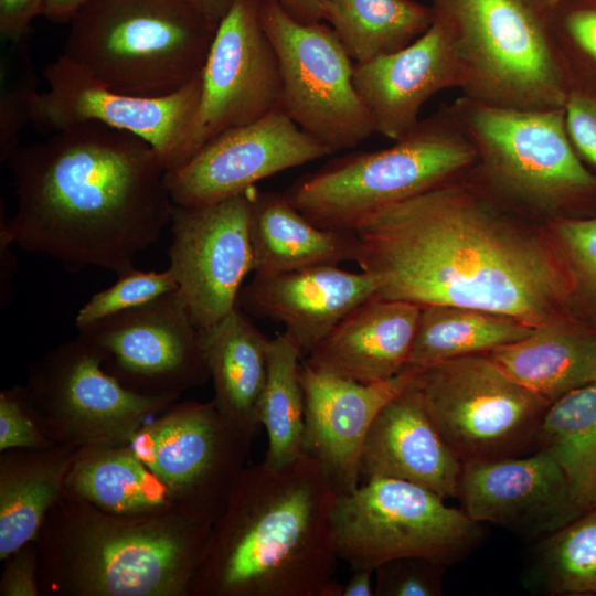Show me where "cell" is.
I'll list each match as a JSON object with an SVG mask.
<instances>
[{
  "instance_id": "6da1fadb",
  "label": "cell",
  "mask_w": 596,
  "mask_h": 596,
  "mask_svg": "<svg viewBox=\"0 0 596 596\" xmlns=\"http://www.w3.org/2000/svg\"><path fill=\"white\" fill-rule=\"evenodd\" d=\"M353 233L355 262L385 299L480 309L540 327L562 318L572 289L546 238L467 175L374 212Z\"/></svg>"
},
{
  "instance_id": "7a4b0ae2",
  "label": "cell",
  "mask_w": 596,
  "mask_h": 596,
  "mask_svg": "<svg viewBox=\"0 0 596 596\" xmlns=\"http://www.w3.org/2000/svg\"><path fill=\"white\" fill-rule=\"evenodd\" d=\"M7 162L18 204L1 219L0 245L46 255L67 272L123 275L170 224L167 170L130 132L78 124L20 146Z\"/></svg>"
},
{
  "instance_id": "3957f363",
  "label": "cell",
  "mask_w": 596,
  "mask_h": 596,
  "mask_svg": "<svg viewBox=\"0 0 596 596\" xmlns=\"http://www.w3.org/2000/svg\"><path fill=\"white\" fill-rule=\"evenodd\" d=\"M338 497L308 455L246 466L211 526L190 596H342Z\"/></svg>"
},
{
  "instance_id": "277c9868",
  "label": "cell",
  "mask_w": 596,
  "mask_h": 596,
  "mask_svg": "<svg viewBox=\"0 0 596 596\" xmlns=\"http://www.w3.org/2000/svg\"><path fill=\"white\" fill-rule=\"evenodd\" d=\"M211 526L125 517L64 497L36 539L40 596H190Z\"/></svg>"
},
{
  "instance_id": "5b68a950",
  "label": "cell",
  "mask_w": 596,
  "mask_h": 596,
  "mask_svg": "<svg viewBox=\"0 0 596 596\" xmlns=\"http://www.w3.org/2000/svg\"><path fill=\"white\" fill-rule=\"evenodd\" d=\"M217 25L187 0H87L63 55L111 89L167 96L201 74Z\"/></svg>"
},
{
  "instance_id": "8992f818",
  "label": "cell",
  "mask_w": 596,
  "mask_h": 596,
  "mask_svg": "<svg viewBox=\"0 0 596 596\" xmlns=\"http://www.w3.org/2000/svg\"><path fill=\"white\" fill-rule=\"evenodd\" d=\"M477 151L453 104L389 148L337 158L285 194L322 228L353 233L369 215L466 177Z\"/></svg>"
},
{
  "instance_id": "52a82bcc",
  "label": "cell",
  "mask_w": 596,
  "mask_h": 596,
  "mask_svg": "<svg viewBox=\"0 0 596 596\" xmlns=\"http://www.w3.org/2000/svg\"><path fill=\"white\" fill-rule=\"evenodd\" d=\"M462 72L461 96L523 110L564 108L570 82L538 0H430Z\"/></svg>"
},
{
  "instance_id": "ba28073f",
  "label": "cell",
  "mask_w": 596,
  "mask_h": 596,
  "mask_svg": "<svg viewBox=\"0 0 596 596\" xmlns=\"http://www.w3.org/2000/svg\"><path fill=\"white\" fill-rule=\"evenodd\" d=\"M453 105L477 151L467 177L501 206L556 213L596 192V175L568 138L564 108H504L464 96Z\"/></svg>"
},
{
  "instance_id": "9c48e42d",
  "label": "cell",
  "mask_w": 596,
  "mask_h": 596,
  "mask_svg": "<svg viewBox=\"0 0 596 596\" xmlns=\"http://www.w3.org/2000/svg\"><path fill=\"white\" fill-rule=\"evenodd\" d=\"M432 490L400 479H369L339 496L334 535L339 560L375 571L398 557H424L443 567L476 547L481 523Z\"/></svg>"
},
{
  "instance_id": "30bf717a",
  "label": "cell",
  "mask_w": 596,
  "mask_h": 596,
  "mask_svg": "<svg viewBox=\"0 0 596 596\" xmlns=\"http://www.w3.org/2000/svg\"><path fill=\"white\" fill-rule=\"evenodd\" d=\"M260 24L281 76L279 107L331 153L351 149L375 132L354 82L353 60L333 29L301 22L273 0H258Z\"/></svg>"
},
{
  "instance_id": "8fae6325",
  "label": "cell",
  "mask_w": 596,
  "mask_h": 596,
  "mask_svg": "<svg viewBox=\"0 0 596 596\" xmlns=\"http://www.w3.org/2000/svg\"><path fill=\"white\" fill-rule=\"evenodd\" d=\"M417 385L433 423L462 464L522 455L535 446L549 406L488 353L423 368Z\"/></svg>"
},
{
  "instance_id": "7c38bea8",
  "label": "cell",
  "mask_w": 596,
  "mask_h": 596,
  "mask_svg": "<svg viewBox=\"0 0 596 596\" xmlns=\"http://www.w3.org/2000/svg\"><path fill=\"white\" fill-rule=\"evenodd\" d=\"M24 387L52 443L76 449L127 445L148 419L179 400L130 391L81 336L32 363Z\"/></svg>"
},
{
  "instance_id": "4fadbf2b",
  "label": "cell",
  "mask_w": 596,
  "mask_h": 596,
  "mask_svg": "<svg viewBox=\"0 0 596 596\" xmlns=\"http://www.w3.org/2000/svg\"><path fill=\"white\" fill-rule=\"evenodd\" d=\"M128 447L167 486L181 513L212 526L246 467L252 440L210 402L170 404L148 419Z\"/></svg>"
},
{
  "instance_id": "5bb4252c",
  "label": "cell",
  "mask_w": 596,
  "mask_h": 596,
  "mask_svg": "<svg viewBox=\"0 0 596 596\" xmlns=\"http://www.w3.org/2000/svg\"><path fill=\"white\" fill-rule=\"evenodd\" d=\"M47 88L33 100L32 123L51 132L98 123L147 141L167 171L187 162L188 140L198 114L202 72L174 94L137 96L111 89L61 54L46 65Z\"/></svg>"
},
{
  "instance_id": "9a60e30c",
  "label": "cell",
  "mask_w": 596,
  "mask_h": 596,
  "mask_svg": "<svg viewBox=\"0 0 596 596\" xmlns=\"http://www.w3.org/2000/svg\"><path fill=\"white\" fill-rule=\"evenodd\" d=\"M104 368L130 391L179 398L210 380L202 329L172 291L78 330Z\"/></svg>"
},
{
  "instance_id": "2e32d148",
  "label": "cell",
  "mask_w": 596,
  "mask_h": 596,
  "mask_svg": "<svg viewBox=\"0 0 596 596\" xmlns=\"http://www.w3.org/2000/svg\"><path fill=\"white\" fill-rule=\"evenodd\" d=\"M254 190L211 204L173 205L168 269L201 329L213 327L237 307L242 284L254 269L249 240Z\"/></svg>"
},
{
  "instance_id": "e0dca14e",
  "label": "cell",
  "mask_w": 596,
  "mask_h": 596,
  "mask_svg": "<svg viewBox=\"0 0 596 596\" xmlns=\"http://www.w3.org/2000/svg\"><path fill=\"white\" fill-rule=\"evenodd\" d=\"M280 97L278 58L260 24L258 0H235L217 25L202 70L187 162L221 134L279 107Z\"/></svg>"
},
{
  "instance_id": "ac0fdd59",
  "label": "cell",
  "mask_w": 596,
  "mask_h": 596,
  "mask_svg": "<svg viewBox=\"0 0 596 596\" xmlns=\"http://www.w3.org/2000/svg\"><path fill=\"white\" fill-rule=\"evenodd\" d=\"M327 155V147L277 107L207 142L182 167L167 171L166 183L177 205L211 204Z\"/></svg>"
},
{
  "instance_id": "d6986e66",
  "label": "cell",
  "mask_w": 596,
  "mask_h": 596,
  "mask_svg": "<svg viewBox=\"0 0 596 596\" xmlns=\"http://www.w3.org/2000/svg\"><path fill=\"white\" fill-rule=\"evenodd\" d=\"M457 498L473 521L530 539H542L586 511L560 465L540 449L464 462Z\"/></svg>"
},
{
  "instance_id": "ffe728a7",
  "label": "cell",
  "mask_w": 596,
  "mask_h": 596,
  "mask_svg": "<svg viewBox=\"0 0 596 596\" xmlns=\"http://www.w3.org/2000/svg\"><path fill=\"white\" fill-rule=\"evenodd\" d=\"M418 372V368L407 365L385 381L361 383L301 363L304 454L319 461L338 496L360 486L361 455L373 421Z\"/></svg>"
},
{
  "instance_id": "44dd1931",
  "label": "cell",
  "mask_w": 596,
  "mask_h": 596,
  "mask_svg": "<svg viewBox=\"0 0 596 596\" xmlns=\"http://www.w3.org/2000/svg\"><path fill=\"white\" fill-rule=\"evenodd\" d=\"M462 81L450 36L437 20L405 47L355 64L353 74L375 132L394 141L418 125L421 109L430 97L461 88Z\"/></svg>"
},
{
  "instance_id": "7402d4cb",
  "label": "cell",
  "mask_w": 596,
  "mask_h": 596,
  "mask_svg": "<svg viewBox=\"0 0 596 596\" xmlns=\"http://www.w3.org/2000/svg\"><path fill=\"white\" fill-rule=\"evenodd\" d=\"M376 278L338 265H320L275 275L254 274L241 289L242 308L280 322L308 354L354 308L377 295Z\"/></svg>"
},
{
  "instance_id": "603a6c76",
  "label": "cell",
  "mask_w": 596,
  "mask_h": 596,
  "mask_svg": "<svg viewBox=\"0 0 596 596\" xmlns=\"http://www.w3.org/2000/svg\"><path fill=\"white\" fill-rule=\"evenodd\" d=\"M461 468L462 462L428 415L417 377L376 415L360 465L365 480H405L444 499L457 498Z\"/></svg>"
},
{
  "instance_id": "cb8c5ba5",
  "label": "cell",
  "mask_w": 596,
  "mask_h": 596,
  "mask_svg": "<svg viewBox=\"0 0 596 596\" xmlns=\"http://www.w3.org/2000/svg\"><path fill=\"white\" fill-rule=\"evenodd\" d=\"M421 307L375 295L348 313L305 363L361 383L385 381L407 366Z\"/></svg>"
},
{
  "instance_id": "d4e9b609",
  "label": "cell",
  "mask_w": 596,
  "mask_h": 596,
  "mask_svg": "<svg viewBox=\"0 0 596 596\" xmlns=\"http://www.w3.org/2000/svg\"><path fill=\"white\" fill-rule=\"evenodd\" d=\"M269 341L238 307L213 327L202 329L212 400L221 415L252 441L260 426L258 407Z\"/></svg>"
},
{
  "instance_id": "484cf974",
  "label": "cell",
  "mask_w": 596,
  "mask_h": 596,
  "mask_svg": "<svg viewBox=\"0 0 596 596\" xmlns=\"http://www.w3.org/2000/svg\"><path fill=\"white\" fill-rule=\"evenodd\" d=\"M254 274L275 275L356 260L354 233L327 230L306 217L286 196L254 190L249 214Z\"/></svg>"
},
{
  "instance_id": "4316f807",
  "label": "cell",
  "mask_w": 596,
  "mask_h": 596,
  "mask_svg": "<svg viewBox=\"0 0 596 596\" xmlns=\"http://www.w3.org/2000/svg\"><path fill=\"white\" fill-rule=\"evenodd\" d=\"M76 448L0 451V560L36 541L51 509L63 498Z\"/></svg>"
},
{
  "instance_id": "83f0119b",
  "label": "cell",
  "mask_w": 596,
  "mask_h": 596,
  "mask_svg": "<svg viewBox=\"0 0 596 596\" xmlns=\"http://www.w3.org/2000/svg\"><path fill=\"white\" fill-rule=\"evenodd\" d=\"M488 354L508 376L549 405L596 380V331L563 318Z\"/></svg>"
},
{
  "instance_id": "f1b7e54d",
  "label": "cell",
  "mask_w": 596,
  "mask_h": 596,
  "mask_svg": "<svg viewBox=\"0 0 596 596\" xmlns=\"http://www.w3.org/2000/svg\"><path fill=\"white\" fill-rule=\"evenodd\" d=\"M63 496L125 517L183 515L167 486L128 445L78 449Z\"/></svg>"
},
{
  "instance_id": "f546056e",
  "label": "cell",
  "mask_w": 596,
  "mask_h": 596,
  "mask_svg": "<svg viewBox=\"0 0 596 596\" xmlns=\"http://www.w3.org/2000/svg\"><path fill=\"white\" fill-rule=\"evenodd\" d=\"M321 18L355 64L405 47L435 22L432 7L415 0H324Z\"/></svg>"
},
{
  "instance_id": "4dcf8cb0",
  "label": "cell",
  "mask_w": 596,
  "mask_h": 596,
  "mask_svg": "<svg viewBox=\"0 0 596 596\" xmlns=\"http://www.w3.org/2000/svg\"><path fill=\"white\" fill-rule=\"evenodd\" d=\"M536 327L467 307H421L407 365L423 369L446 360L488 353L528 337Z\"/></svg>"
},
{
  "instance_id": "1f68e13d",
  "label": "cell",
  "mask_w": 596,
  "mask_h": 596,
  "mask_svg": "<svg viewBox=\"0 0 596 596\" xmlns=\"http://www.w3.org/2000/svg\"><path fill=\"white\" fill-rule=\"evenodd\" d=\"M535 447L556 460L578 504L590 509L596 490V380L547 406Z\"/></svg>"
},
{
  "instance_id": "d6a6232c",
  "label": "cell",
  "mask_w": 596,
  "mask_h": 596,
  "mask_svg": "<svg viewBox=\"0 0 596 596\" xmlns=\"http://www.w3.org/2000/svg\"><path fill=\"white\" fill-rule=\"evenodd\" d=\"M302 352L286 333L270 339L267 376L258 407L268 447L264 462L286 466L304 455L305 397L300 382Z\"/></svg>"
},
{
  "instance_id": "836d02e7",
  "label": "cell",
  "mask_w": 596,
  "mask_h": 596,
  "mask_svg": "<svg viewBox=\"0 0 596 596\" xmlns=\"http://www.w3.org/2000/svg\"><path fill=\"white\" fill-rule=\"evenodd\" d=\"M529 581L550 595L596 594V508L540 540Z\"/></svg>"
},
{
  "instance_id": "e575fe53",
  "label": "cell",
  "mask_w": 596,
  "mask_h": 596,
  "mask_svg": "<svg viewBox=\"0 0 596 596\" xmlns=\"http://www.w3.org/2000/svg\"><path fill=\"white\" fill-rule=\"evenodd\" d=\"M549 13L570 88L596 92V0H562Z\"/></svg>"
},
{
  "instance_id": "d590c367",
  "label": "cell",
  "mask_w": 596,
  "mask_h": 596,
  "mask_svg": "<svg viewBox=\"0 0 596 596\" xmlns=\"http://www.w3.org/2000/svg\"><path fill=\"white\" fill-rule=\"evenodd\" d=\"M177 289L178 285L169 269L145 272L134 267L119 275L114 285L92 296L75 316V327L81 330Z\"/></svg>"
},
{
  "instance_id": "8d00e7d4",
  "label": "cell",
  "mask_w": 596,
  "mask_h": 596,
  "mask_svg": "<svg viewBox=\"0 0 596 596\" xmlns=\"http://www.w3.org/2000/svg\"><path fill=\"white\" fill-rule=\"evenodd\" d=\"M39 93L26 55H22L18 75L10 74L2 84L0 95V159L7 162L18 149L20 136L32 123V106Z\"/></svg>"
},
{
  "instance_id": "74e56055",
  "label": "cell",
  "mask_w": 596,
  "mask_h": 596,
  "mask_svg": "<svg viewBox=\"0 0 596 596\" xmlns=\"http://www.w3.org/2000/svg\"><path fill=\"white\" fill-rule=\"evenodd\" d=\"M444 567L424 557H398L375 571V596H440Z\"/></svg>"
},
{
  "instance_id": "f35d334b",
  "label": "cell",
  "mask_w": 596,
  "mask_h": 596,
  "mask_svg": "<svg viewBox=\"0 0 596 596\" xmlns=\"http://www.w3.org/2000/svg\"><path fill=\"white\" fill-rule=\"evenodd\" d=\"M55 446L43 428L24 385L0 392V451Z\"/></svg>"
},
{
  "instance_id": "ab89813d",
  "label": "cell",
  "mask_w": 596,
  "mask_h": 596,
  "mask_svg": "<svg viewBox=\"0 0 596 596\" xmlns=\"http://www.w3.org/2000/svg\"><path fill=\"white\" fill-rule=\"evenodd\" d=\"M552 228L576 277L596 299V216L556 220Z\"/></svg>"
},
{
  "instance_id": "60d3db41",
  "label": "cell",
  "mask_w": 596,
  "mask_h": 596,
  "mask_svg": "<svg viewBox=\"0 0 596 596\" xmlns=\"http://www.w3.org/2000/svg\"><path fill=\"white\" fill-rule=\"evenodd\" d=\"M568 138L583 162L596 169V92L570 88L564 105Z\"/></svg>"
},
{
  "instance_id": "b9f144b4",
  "label": "cell",
  "mask_w": 596,
  "mask_h": 596,
  "mask_svg": "<svg viewBox=\"0 0 596 596\" xmlns=\"http://www.w3.org/2000/svg\"><path fill=\"white\" fill-rule=\"evenodd\" d=\"M2 562L0 596H40V557L36 542H30Z\"/></svg>"
},
{
  "instance_id": "7bdbcfd3",
  "label": "cell",
  "mask_w": 596,
  "mask_h": 596,
  "mask_svg": "<svg viewBox=\"0 0 596 596\" xmlns=\"http://www.w3.org/2000/svg\"><path fill=\"white\" fill-rule=\"evenodd\" d=\"M46 0H0V34L11 43H20L33 20L44 14Z\"/></svg>"
},
{
  "instance_id": "ee69618b",
  "label": "cell",
  "mask_w": 596,
  "mask_h": 596,
  "mask_svg": "<svg viewBox=\"0 0 596 596\" xmlns=\"http://www.w3.org/2000/svg\"><path fill=\"white\" fill-rule=\"evenodd\" d=\"M281 6L290 15L301 22H319L321 6L324 0H273Z\"/></svg>"
},
{
  "instance_id": "f6af8a7d",
  "label": "cell",
  "mask_w": 596,
  "mask_h": 596,
  "mask_svg": "<svg viewBox=\"0 0 596 596\" xmlns=\"http://www.w3.org/2000/svg\"><path fill=\"white\" fill-rule=\"evenodd\" d=\"M87 0H46L44 15L56 23L71 22Z\"/></svg>"
},
{
  "instance_id": "bcb514c9",
  "label": "cell",
  "mask_w": 596,
  "mask_h": 596,
  "mask_svg": "<svg viewBox=\"0 0 596 596\" xmlns=\"http://www.w3.org/2000/svg\"><path fill=\"white\" fill-rule=\"evenodd\" d=\"M352 571V576L343 584L342 596H375L372 584L374 571L368 568Z\"/></svg>"
},
{
  "instance_id": "7dc6e473",
  "label": "cell",
  "mask_w": 596,
  "mask_h": 596,
  "mask_svg": "<svg viewBox=\"0 0 596 596\" xmlns=\"http://www.w3.org/2000/svg\"><path fill=\"white\" fill-rule=\"evenodd\" d=\"M210 21L219 24L232 8L235 0H187Z\"/></svg>"
},
{
  "instance_id": "c3c4849f",
  "label": "cell",
  "mask_w": 596,
  "mask_h": 596,
  "mask_svg": "<svg viewBox=\"0 0 596 596\" xmlns=\"http://www.w3.org/2000/svg\"><path fill=\"white\" fill-rule=\"evenodd\" d=\"M542 7L546 10H551L556 7L562 0H538Z\"/></svg>"
},
{
  "instance_id": "681fc988",
  "label": "cell",
  "mask_w": 596,
  "mask_h": 596,
  "mask_svg": "<svg viewBox=\"0 0 596 596\" xmlns=\"http://www.w3.org/2000/svg\"><path fill=\"white\" fill-rule=\"evenodd\" d=\"M590 508H596V490L594 492V496H593V499H592V502H590Z\"/></svg>"
}]
</instances>
